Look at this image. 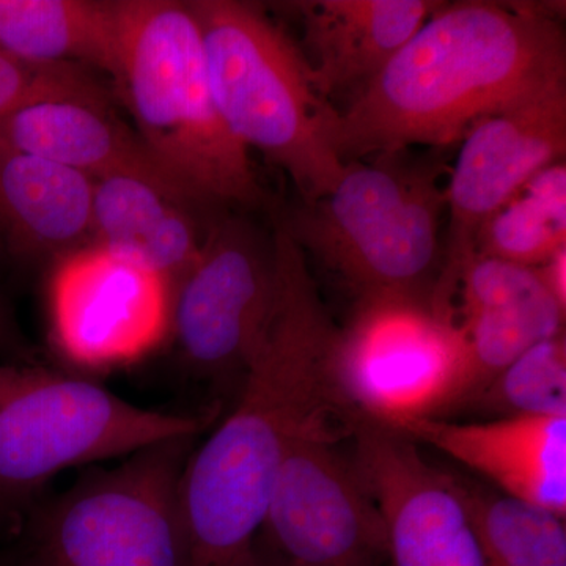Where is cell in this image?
Segmentation results:
<instances>
[{
	"mask_svg": "<svg viewBox=\"0 0 566 566\" xmlns=\"http://www.w3.org/2000/svg\"><path fill=\"white\" fill-rule=\"evenodd\" d=\"M271 233L277 268L273 312L241 376L233 411L193 447L182 471L189 566H232L244 556L260 534L293 439L318 417L345 415L329 370L338 326L283 216Z\"/></svg>",
	"mask_w": 566,
	"mask_h": 566,
	"instance_id": "1",
	"label": "cell"
},
{
	"mask_svg": "<svg viewBox=\"0 0 566 566\" xmlns=\"http://www.w3.org/2000/svg\"><path fill=\"white\" fill-rule=\"evenodd\" d=\"M560 10L527 3H442L326 136L342 163L423 145L447 148L482 118L566 85Z\"/></svg>",
	"mask_w": 566,
	"mask_h": 566,
	"instance_id": "2",
	"label": "cell"
},
{
	"mask_svg": "<svg viewBox=\"0 0 566 566\" xmlns=\"http://www.w3.org/2000/svg\"><path fill=\"white\" fill-rule=\"evenodd\" d=\"M136 134L166 177L202 210L264 203L249 150L212 95L202 35L188 2L117 0L111 77Z\"/></svg>",
	"mask_w": 566,
	"mask_h": 566,
	"instance_id": "3",
	"label": "cell"
},
{
	"mask_svg": "<svg viewBox=\"0 0 566 566\" xmlns=\"http://www.w3.org/2000/svg\"><path fill=\"white\" fill-rule=\"evenodd\" d=\"M444 150L405 148L346 163L333 191L283 216L290 233L357 297L431 300L444 259Z\"/></svg>",
	"mask_w": 566,
	"mask_h": 566,
	"instance_id": "4",
	"label": "cell"
},
{
	"mask_svg": "<svg viewBox=\"0 0 566 566\" xmlns=\"http://www.w3.org/2000/svg\"><path fill=\"white\" fill-rule=\"evenodd\" d=\"M188 6L202 35L212 95L233 136L285 170L303 205L333 191L345 169L326 136L334 106L316 92L300 46L253 3Z\"/></svg>",
	"mask_w": 566,
	"mask_h": 566,
	"instance_id": "5",
	"label": "cell"
},
{
	"mask_svg": "<svg viewBox=\"0 0 566 566\" xmlns=\"http://www.w3.org/2000/svg\"><path fill=\"white\" fill-rule=\"evenodd\" d=\"M216 415L142 408L82 376L0 364V491L28 493L63 469L202 434Z\"/></svg>",
	"mask_w": 566,
	"mask_h": 566,
	"instance_id": "6",
	"label": "cell"
},
{
	"mask_svg": "<svg viewBox=\"0 0 566 566\" xmlns=\"http://www.w3.org/2000/svg\"><path fill=\"white\" fill-rule=\"evenodd\" d=\"M197 438L81 476L36 520L28 566H189L181 476Z\"/></svg>",
	"mask_w": 566,
	"mask_h": 566,
	"instance_id": "7",
	"label": "cell"
},
{
	"mask_svg": "<svg viewBox=\"0 0 566 566\" xmlns=\"http://www.w3.org/2000/svg\"><path fill=\"white\" fill-rule=\"evenodd\" d=\"M331 382L352 419L398 428L463 403L468 356L455 319L428 297H357L331 349Z\"/></svg>",
	"mask_w": 566,
	"mask_h": 566,
	"instance_id": "8",
	"label": "cell"
},
{
	"mask_svg": "<svg viewBox=\"0 0 566 566\" xmlns=\"http://www.w3.org/2000/svg\"><path fill=\"white\" fill-rule=\"evenodd\" d=\"M353 420L318 417L283 458L256 542L289 566H385L381 513L340 447Z\"/></svg>",
	"mask_w": 566,
	"mask_h": 566,
	"instance_id": "9",
	"label": "cell"
},
{
	"mask_svg": "<svg viewBox=\"0 0 566 566\" xmlns=\"http://www.w3.org/2000/svg\"><path fill=\"white\" fill-rule=\"evenodd\" d=\"M275 292L273 233L237 214L208 223L199 256L172 286L170 331L186 364L214 378L243 376Z\"/></svg>",
	"mask_w": 566,
	"mask_h": 566,
	"instance_id": "10",
	"label": "cell"
},
{
	"mask_svg": "<svg viewBox=\"0 0 566 566\" xmlns=\"http://www.w3.org/2000/svg\"><path fill=\"white\" fill-rule=\"evenodd\" d=\"M565 153L566 85L482 118L465 133L446 185L449 227L431 296L442 315L453 316L458 281L475 255L483 223L535 174L564 161Z\"/></svg>",
	"mask_w": 566,
	"mask_h": 566,
	"instance_id": "11",
	"label": "cell"
},
{
	"mask_svg": "<svg viewBox=\"0 0 566 566\" xmlns=\"http://www.w3.org/2000/svg\"><path fill=\"white\" fill-rule=\"evenodd\" d=\"M349 452L381 513L390 566H486L457 475L428 463L419 442L356 419Z\"/></svg>",
	"mask_w": 566,
	"mask_h": 566,
	"instance_id": "12",
	"label": "cell"
},
{
	"mask_svg": "<svg viewBox=\"0 0 566 566\" xmlns=\"http://www.w3.org/2000/svg\"><path fill=\"white\" fill-rule=\"evenodd\" d=\"M50 297L59 344L84 363L136 356L170 331L169 283L96 244L57 260Z\"/></svg>",
	"mask_w": 566,
	"mask_h": 566,
	"instance_id": "13",
	"label": "cell"
},
{
	"mask_svg": "<svg viewBox=\"0 0 566 566\" xmlns=\"http://www.w3.org/2000/svg\"><path fill=\"white\" fill-rule=\"evenodd\" d=\"M455 323L468 356L469 403L506 365L532 346L565 334L566 308L538 268L474 255L458 281Z\"/></svg>",
	"mask_w": 566,
	"mask_h": 566,
	"instance_id": "14",
	"label": "cell"
},
{
	"mask_svg": "<svg viewBox=\"0 0 566 566\" xmlns=\"http://www.w3.org/2000/svg\"><path fill=\"white\" fill-rule=\"evenodd\" d=\"M398 431L482 475L499 493L565 517L566 417L422 419Z\"/></svg>",
	"mask_w": 566,
	"mask_h": 566,
	"instance_id": "15",
	"label": "cell"
},
{
	"mask_svg": "<svg viewBox=\"0 0 566 566\" xmlns=\"http://www.w3.org/2000/svg\"><path fill=\"white\" fill-rule=\"evenodd\" d=\"M444 2L301 0L289 3L303 29L297 44L324 99L363 91Z\"/></svg>",
	"mask_w": 566,
	"mask_h": 566,
	"instance_id": "16",
	"label": "cell"
},
{
	"mask_svg": "<svg viewBox=\"0 0 566 566\" xmlns=\"http://www.w3.org/2000/svg\"><path fill=\"white\" fill-rule=\"evenodd\" d=\"M193 203L170 182L114 175L93 185L92 244L169 283L191 268L202 249Z\"/></svg>",
	"mask_w": 566,
	"mask_h": 566,
	"instance_id": "17",
	"label": "cell"
},
{
	"mask_svg": "<svg viewBox=\"0 0 566 566\" xmlns=\"http://www.w3.org/2000/svg\"><path fill=\"white\" fill-rule=\"evenodd\" d=\"M0 145L59 164L93 181L139 175L174 185L139 136L114 117L109 104L80 99L29 104L0 117Z\"/></svg>",
	"mask_w": 566,
	"mask_h": 566,
	"instance_id": "18",
	"label": "cell"
},
{
	"mask_svg": "<svg viewBox=\"0 0 566 566\" xmlns=\"http://www.w3.org/2000/svg\"><path fill=\"white\" fill-rule=\"evenodd\" d=\"M95 181L59 164L0 145V244L25 259L92 244Z\"/></svg>",
	"mask_w": 566,
	"mask_h": 566,
	"instance_id": "19",
	"label": "cell"
},
{
	"mask_svg": "<svg viewBox=\"0 0 566 566\" xmlns=\"http://www.w3.org/2000/svg\"><path fill=\"white\" fill-rule=\"evenodd\" d=\"M0 52L114 74L117 0H0Z\"/></svg>",
	"mask_w": 566,
	"mask_h": 566,
	"instance_id": "20",
	"label": "cell"
},
{
	"mask_svg": "<svg viewBox=\"0 0 566 566\" xmlns=\"http://www.w3.org/2000/svg\"><path fill=\"white\" fill-rule=\"evenodd\" d=\"M566 245V164L535 174L491 216L475 241V255L536 268Z\"/></svg>",
	"mask_w": 566,
	"mask_h": 566,
	"instance_id": "21",
	"label": "cell"
},
{
	"mask_svg": "<svg viewBox=\"0 0 566 566\" xmlns=\"http://www.w3.org/2000/svg\"><path fill=\"white\" fill-rule=\"evenodd\" d=\"M486 566H566L565 517L457 476Z\"/></svg>",
	"mask_w": 566,
	"mask_h": 566,
	"instance_id": "22",
	"label": "cell"
},
{
	"mask_svg": "<svg viewBox=\"0 0 566 566\" xmlns=\"http://www.w3.org/2000/svg\"><path fill=\"white\" fill-rule=\"evenodd\" d=\"M469 403L495 417H566V338L532 346Z\"/></svg>",
	"mask_w": 566,
	"mask_h": 566,
	"instance_id": "23",
	"label": "cell"
},
{
	"mask_svg": "<svg viewBox=\"0 0 566 566\" xmlns=\"http://www.w3.org/2000/svg\"><path fill=\"white\" fill-rule=\"evenodd\" d=\"M48 99L109 104L106 88L84 66L33 63L0 52V117Z\"/></svg>",
	"mask_w": 566,
	"mask_h": 566,
	"instance_id": "24",
	"label": "cell"
},
{
	"mask_svg": "<svg viewBox=\"0 0 566 566\" xmlns=\"http://www.w3.org/2000/svg\"><path fill=\"white\" fill-rule=\"evenodd\" d=\"M536 268L546 289L556 297L557 303L566 308V245H562L545 263Z\"/></svg>",
	"mask_w": 566,
	"mask_h": 566,
	"instance_id": "25",
	"label": "cell"
},
{
	"mask_svg": "<svg viewBox=\"0 0 566 566\" xmlns=\"http://www.w3.org/2000/svg\"><path fill=\"white\" fill-rule=\"evenodd\" d=\"M232 566H289L281 558L274 556L262 543L253 542L251 549L238 558Z\"/></svg>",
	"mask_w": 566,
	"mask_h": 566,
	"instance_id": "26",
	"label": "cell"
},
{
	"mask_svg": "<svg viewBox=\"0 0 566 566\" xmlns=\"http://www.w3.org/2000/svg\"><path fill=\"white\" fill-rule=\"evenodd\" d=\"M13 335V327H11L9 315H7L2 301H0V352L11 345Z\"/></svg>",
	"mask_w": 566,
	"mask_h": 566,
	"instance_id": "27",
	"label": "cell"
}]
</instances>
